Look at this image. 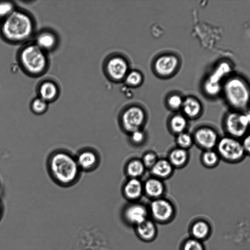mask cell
<instances>
[{
	"instance_id": "7402d4cb",
	"label": "cell",
	"mask_w": 250,
	"mask_h": 250,
	"mask_svg": "<svg viewBox=\"0 0 250 250\" xmlns=\"http://www.w3.org/2000/svg\"><path fill=\"white\" fill-rule=\"evenodd\" d=\"M188 158V153L187 150L180 147L173 150L170 152L169 161L172 166L180 167L186 163Z\"/></svg>"
},
{
	"instance_id": "8992f818",
	"label": "cell",
	"mask_w": 250,
	"mask_h": 250,
	"mask_svg": "<svg viewBox=\"0 0 250 250\" xmlns=\"http://www.w3.org/2000/svg\"><path fill=\"white\" fill-rule=\"evenodd\" d=\"M227 135L239 139L242 138L250 128L245 113L234 110L226 114L223 122Z\"/></svg>"
},
{
	"instance_id": "4dcf8cb0",
	"label": "cell",
	"mask_w": 250,
	"mask_h": 250,
	"mask_svg": "<svg viewBox=\"0 0 250 250\" xmlns=\"http://www.w3.org/2000/svg\"><path fill=\"white\" fill-rule=\"evenodd\" d=\"M157 161L156 155L153 153L148 152L143 156L142 162L145 167L151 168Z\"/></svg>"
},
{
	"instance_id": "5bb4252c",
	"label": "cell",
	"mask_w": 250,
	"mask_h": 250,
	"mask_svg": "<svg viewBox=\"0 0 250 250\" xmlns=\"http://www.w3.org/2000/svg\"><path fill=\"white\" fill-rule=\"evenodd\" d=\"M178 61L173 56H163L158 59L155 67L158 73L162 75H168L171 74L176 68Z\"/></svg>"
},
{
	"instance_id": "9a60e30c",
	"label": "cell",
	"mask_w": 250,
	"mask_h": 250,
	"mask_svg": "<svg viewBox=\"0 0 250 250\" xmlns=\"http://www.w3.org/2000/svg\"><path fill=\"white\" fill-rule=\"evenodd\" d=\"M57 37L50 31H43L37 37L35 44L44 51L52 49L57 44Z\"/></svg>"
},
{
	"instance_id": "277c9868",
	"label": "cell",
	"mask_w": 250,
	"mask_h": 250,
	"mask_svg": "<svg viewBox=\"0 0 250 250\" xmlns=\"http://www.w3.org/2000/svg\"><path fill=\"white\" fill-rule=\"evenodd\" d=\"M20 60L25 71L33 75L43 72L47 66V59L45 51L35 43L23 47L20 54Z\"/></svg>"
},
{
	"instance_id": "1f68e13d",
	"label": "cell",
	"mask_w": 250,
	"mask_h": 250,
	"mask_svg": "<svg viewBox=\"0 0 250 250\" xmlns=\"http://www.w3.org/2000/svg\"><path fill=\"white\" fill-rule=\"evenodd\" d=\"M141 79V75L139 73L136 71H132L128 74L126 81L130 85H136L140 83Z\"/></svg>"
},
{
	"instance_id": "d4e9b609",
	"label": "cell",
	"mask_w": 250,
	"mask_h": 250,
	"mask_svg": "<svg viewBox=\"0 0 250 250\" xmlns=\"http://www.w3.org/2000/svg\"><path fill=\"white\" fill-rule=\"evenodd\" d=\"M145 167L142 161L137 159L133 160L127 165V174L132 178H136L143 173Z\"/></svg>"
},
{
	"instance_id": "4316f807",
	"label": "cell",
	"mask_w": 250,
	"mask_h": 250,
	"mask_svg": "<svg viewBox=\"0 0 250 250\" xmlns=\"http://www.w3.org/2000/svg\"><path fill=\"white\" fill-rule=\"evenodd\" d=\"M48 103L38 97L34 99L30 105L31 110L36 115H42L44 113L48 108Z\"/></svg>"
},
{
	"instance_id": "484cf974",
	"label": "cell",
	"mask_w": 250,
	"mask_h": 250,
	"mask_svg": "<svg viewBox=\"0 0 250 250\" xmlns=\"http://www.w3.org/2000/svg\"><path fill=\"white\" fill-rule=\"evenodd\" d=\"M171 129L175 133H181L184 132L188 125L186 118L181 115L174 116L170 120Z\"/></svg>"
},
{
	"instance_id": "836d02e7",
	"label": "cell",
	"mask_w": 250,
	"mask_h": 250,
	"mask_svg": "<svg viewBox=\"0 0 250 250\" xmlns=\"http://www.w3.org/2000/svg\"><path fill=\"white\" fill-rule=\"evenodd\" d=\"M183 101L181 98L178 95L171 96L168 100L169 105L173 109H177L182 106Z\"/></svg>"
},
{
	"instance_id": "5b68a950",
	"label": "cell",
	"mask_w": 250,
	"mask_h": 250,
	"mask_svg": "<svg viewBox=\"0 0 250 250\" xmlns=\"http://www.w3.org/2000/svg\"><path fill=\"white\" fill-rule=\"evenodd\" d=\"M215 148L220 159L231 163L241 161L246 154L240 139L227 135L220 137Z\"/></svg>"
},
{
	"instance_id": "83f0119b",
	"label": "cell",
	"mask_w": 250,
	"mask_h": 250,
	"mask_svg": "<svg viewBox=\"0 0 250 250\" xmlns=\"http://www.w3.org/2000/svg\"><path fill=\"white\" fill-rule=\"evenodd\" d=\"M176 141L180 148L186 149L192 144L193 138L189 134L183 132L178 134Z\"/></svg>"
},
{
	"instance_id": "4fadbf2b",
	"label": "cell",
	"mask_w": 250,
	"mask_h": 250,
	"mask_svg": "<svg viewBox=\"0 0 250 250\" xmlns=\"http://www.w3.org/2000/svg\"><path fill=\"white\" fill-rule=\"evenodd\" d=\"M127 68L125 61L119 57L110 59L107 64V70L109 76L116 80L121 79L125 76Z\"/></svg>"
},
{
	"instance_id": "8fae6325",
	"label": "cell",
	"mask_w": 250,
	"mask_h": 250,
	"mask_svg": "<svg viewBox=\"0 0 250 250\" xmlns=\"http://www.w3.org/2000/svg\"><path fill=\"white\" fill-rule=\"evenodd\" d=\"M77 164L81 171L88 172L94 169L98 163V157L92 149L84 148L75 156Z\"/></svg>"
},
{
	"instance_id": "ba28073f",
	"label": "cell",
	"mask_w": 250,
	"mask_h": 250,
	"mask_svg": "<svg viewBox=\"0 0 250 250\" xmlns=\"http://www.w3.org/2000/svg\"><path fill=\"white\" fill-rule=\"evenodd\" d=\"M220 137L217 131L209 126H203L195 132L194 140L204 150L214 149Z\"/></svg>"
},
{
	"instance_id": "30bf717a",
	"label": "cell",
	"mask_w": 250,
	"mask_h": 250,
	"mask_svg": "<svg viewBox=\"0 0 250 250\" xmlns=\"http://www.w3.org/2000/svg\"><path fill=\"white\" fill-rule=\"evenodd\" d=\"M150 209L153 218L160 222L170 219L174 212L172 204L167 200L161 198H157L151 202Z\"/></svg>"
},
{
	"instance_id": "2e32d148",
	"label": "cell",
	"mask_w": 250,
	"mask_h": 250,
	"mask_svg": "<svg viewBox=\"0 0 250 250\" xmlns=\"http://www.w3.org/2000/svg\"><path fill=\"white\" fill-rule=\"evenodd\" d=\"M39 95L41 98L48 103L53 101L58 95V88L55 83L51 81L43 82L39 87Z\"/></svg>"
},
{
	"instance_id": "7c38bea8",
	"label": "cell",
	"mask_w": 250,
	"mask_h": 250,
	"mask_svg": "<svg viewBox=\"0 0 250 250\" xmlns=\"http://www.w3.org/2000/svg\"><path fill=\"white\" fill-rule=\"evenodd\" d=\"M124 215L129 223L137 226L147 219V210L144 206L134 204L125 209Z\"/></svg>"
},
{
	"instance_id": "603a6c76",
	"label": "cell",
	"mask_w": 250,
	"mask_h": 250,
	"mask_svg": "<svg viewBox=\"0 0 250 250\" xmlns=\"http://www.w3.org/2000/svg\"><path fill=\"white\" fill-rule=\"evenodd\" d=\"M209 232V226L204 221H198L195 222L191 228V233L194 238L200 241L205 238Z\"/></svg>"
},
{
	"instance_id": "f1b7e54d",
	"label": "cell",
	"mask_w": 250,
	"mask_h": 250,
	"mask_svg": "<svg viewBox=\"0 0 250 250\" xmlns=\"http://www.w3.org/2000/svg\"><path fill=\"white\" fill-rule=\"evenodd\" d=\"M15 10L14 5L11 2L8 1H0V18L5 19Z\"/></svg>"
},
{
	"instance_id": "52a82bcc",
	"label": "cell",
	"mask_w": 250,
	"mask_h": 250,
	"mask_svg": "<svg viewBox=\"0 0 250 250\" xmlns=\"http://www.w3.org/2000/svg\"><path fill=\"white\" fill-rule=\"evenodd\" d=\"M231 69L227 62H223L218 64L204 84V89L207 95L215 96L219 93L222 89L221 82Z\"/></svg>"
},
{
	"instance_id": "6da1fadb",
	"label": "cell",
	"mask_w": 250,
	"mask_h": 250,
	"mask_svg": "<svg viewBox=\"0 0 250 250\" xmlns=\"http://www.w3.org/2000/svg\"><path fill=\"white\" fill-rule=\"evenodd\" d=\"M46 166L50 177L60 186L71 187L80 178L82 171L75 156L67 150L58 149L52 151L47 158Z\"/></svg>"
},
{
	"instance_id": "e575fe53",
	"label": "cell",
	"mask_w": 250,
	"mask_h": 250,
	"mask_svg": "<svg viewBox=\"0 0 250 250\" xmlns=\"http://www.w3.org/2000/svg\"><path fill=\"white\" fill-rule=\"evenodd\" d=\"M241 143L246 154L250 155V132L242 138Z\"/></svg>"
},
{
	"instance_id": "74e56055",
	"label": "cell",
	"mask_w": 250,
	"mask_h": 250,
	"mask_svg": "<svg viewBox=\"0 0 250 250\" xmlns=\"http://www.w3.org/2000/svg\"><path fill=\"white\" fill-rule=\"evenodd\" d=\"M0 187H1V186H0Z\"/></svg>"
},
{
	"instance_id": "cb8c5ba5",
	"label": "cell",
	"mask_w": 250,
	"mask_h": 250,
	"mask_svg": "<svg viewBox=\"0 0 250 250\" xmlns=\"http://www.w3.org/2000/svg\"><path fill=\"white\" fill-rule=\"evenodd\" d=\"M220 158L216 151L214 149L205 150L201 156V161L203 164L207 167L212 168L216 166Z\"/></svg>"
},
{
	"instance_id": "f546056e",
	"label": "cell",
	"mask_w": 250,
	"mask_h": 250,
	"mask_svg": "<svg viewBox=\"0 0 250 250\" xmlns=\"http://www.w3.org/2000/svg\"><path fill=\"white\" fill-rule=\"evenodd\" d=\"M183 250H204L200 240L195 238L189 239L184 244Z\"/></svg>"
},
{
	"instance_id": "d6986e66",
	"label": "cell",
	"mask_w": 250,
	"mask_h": 250,
	"mask_svg": "<svg viewBox=\"0 0 250 250\" xmlns=\"http://www.w3.org/2000/svg\"><path fill=\"white\" fill-rule=\"evenodd\" d=\"M136 227L138 234L142 239L148 241L155 237L156 227L152 221L147 219Z\"/></svg>"
},
{
	"instance_id": "8d00e7d4",
	"label": "cell",
	"mask_w": 250,
	"mask_h": 250,
	"mask_svg": "<svg viewBox=\"0 0 250 250\" xmlns=\"http://www.w3.org/2000/svg\"><path fill=\"white\" fill-rule=\"evenodd\" d=\"M248 109L250 110V105L249 106V108Z\"/></svg>"
},
{
	"instance_id": "ac0fdd59",
	"label": "cell",
	"mask_w": 250,
	"mask_h": 250,
	"mask_svg": "<svg viewBox=\"0 0 250 250\" xmlns=\"http://www.w3.org/2000/svg\"><path fill=\"white\" fill-rule=\"evenodd\" d=\"M146 194L151 197L158 198L164 191L163 183L157 178L148 179L144 188Z\"/></svg>"
},
{
	"instance_id": "ffe728a7",
	"label": "cell",
	"mask_w": 250,
	"mask_h": 250,
	"mask_svg": "<svg viewBox=\"0 0 250 250\" xmlns=\"http://www.w3.org/2000/svg\"><path fill=\"white\" fill-rule=\"evenodd\" d=\"M183 111L187 116L190 118L197 117L202 111V105L197 99L188 97L183 103Z\"/></svg>"
},
{
	"instance_id": "d6a6232c",
	"label": "cell",
	"mask_w": 250,
	"mask_h": 250,
	"mask_svg": "<svg viewBox=\"0 0 250 250\" xmlns=\"http://www.w3.org/2000/svg\"><path fill=\"white\" fill-rule=\"evenodd\" d=\"M145 133L140 129L136 130L131 132V141L136 144L142 143L145 140Z\"/></svg>"
},
{
	"instance_id": "44dd1931",
	"label": "cell",
	"mask_w": 250,
	"mask_h": 250,
	"mask_svg": "<svg viewBox=\"0 0 250 250\" xmlns=\"http://www.w3.org/2000/svg\"><path fill=\"white\" fill-rule=\"evenodd\" d=\"M152 173L159 178H166L172 171V165L169 161L165 159L157 160L151 168Z\"/></svg>"
},
{
	"instance_id": "3957f363",
	"label": "cell",
	"mask_w": 250,
	"mask_h": 250,
	"mask_svg": "<svg viewBox=\"0 0 250 250\" xmlns=\"http://www.w3.org/2000/svg\"><path fill=\"white\" fill-rule=\"evenodd\" d=\"M226 100L234 110L241 111L250 104V90L242 78L234 76L227 79L223 86Z\"/></svg>"
},
{
	"instance_id": "7a4b0ae2",
	"label": "cell",
	"mask_w": 250,
	"mask_h": 250,
	"mask_svg": "<svg viewBox=\"0 0 250 250\" xmlns=\"http://www.w3.org/2000/svg\"><path fill=\"white\" fill-rule=\"evenodd\" d=\"M34 23L31 17L27 13L15 10L10 15L3 19L1 26L3 36L12 42L26 40L32 35Z\"/></svg>"
},
{
	"instance_id": "9c48e42d",
	"label": "cell",
	"mask_w": 250,
	"mask_h": 250,
	"mask_svg": "<svg viewBox=\"0 0 250 250\" xmlns=\"http://www.w3.org/2000/svg\"><path fill=\"white\" fill-rule=\"evenodd\" d=\"M145 115L143 110L136 106L129 108L122 116V124L124 128L131 133L139 129L143 124Z\"/></svg>"
},
{
	"instance_id": "e0dca14e",
	"label": "cell",
	"mask_w": 250,
	"mask_h": 250,
	"mask_svg": "<svg viewBox=\"0 0 250 250\" xmlns=\"http://www.w3.org/2000/svg\"><path fill=\"white\" fill-rule=\"evenodd\" d=\"M143 188L140 180L137 178H131L125 184L124 193L128 199L134 200L138 199L141 195Z\"/></svg>"
},
{
	"instance_id": "d590c367",
	"label": "cell",
	"mask_w": 250,
	"mask_h": 250,
	"mask_svg": "<svg viewBox=\"0 0 250 250\" xmlns=\"http://www.w3.org/2000/svg\"><path fill=\"white\" fill-rule=\"evenodd\" d=\"M2 204L0 201V219L1 217V216H2Z\"/></svg>"
}]
</instances>
